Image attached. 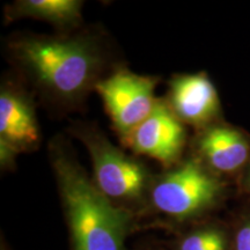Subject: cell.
<instances>
[{
    "mask_svg": "<svg viewBox=\"0 0 250 250\" xmlns=\"http://www.w3.org/2000/svg\"><path fill=\"white\" fill-rule=\"evenodd\" d=\"M83 6L79 0H18L6 8L5 17L7 21L35 19L71 34L83 22Z\"/></svg>",
    "mask_w": 250,
    "mask_h": 250,
    "instance_id": "obj_10",
    "label": "cell"
},
{
    "mask_svg": "<svg viewBox=\"0 0 250 250\" xmlns=\"http://www.w3.org/2000/svg\"><path fill=\"white\" fill-rule=\"evenodd\" d=\"M40 142L33 100L23 88L4 81L0 89V145L19 154L35 151Z\"/></svg>",
    "mask_w": 250,
    "mask_h": 250,
    "instance_id": "obj_7",
    "label": "cell"
},
{
    "mask_svg": "<svg viewBox=\"0 0 250 250\" xmlns=\"http://www.w3.org/2000/svg\"><path fill=\"white\" fill-rule=\"evenodd\" d=\"M187 132L166 101L159 100L149 116L122 142L131 151L148 156L166 167L176 166L186 146Z\"/></svg>",
    "mask_w": 250,
    "mask_h": 250,
    "instance_id": "obj_6",
    "label": "cell"
},
{
    "mask_svg": "<svg viewBox=\"0 0 250 250\" xmlns=\"http://www.w3.org/2000/svg\"><path fill=\"white\" fill-rule=\"evenodd\" d=\"M199 155L213 170L234 173L246 165L250 146L242 133L229 126H211L196 143Z\"/></svg>",
    "mask_w": 250,
    "mask_h": 250,
    "instance_id": "obj_9",
    "label": "cell"
},
{
    "mask_svg": "<svg viewBox=\"0 0 250 250\" xmlns=\"http://www.w3.org/2000/svg\"><path fill=\"white\" fill-rule=\"evenodd\" d=\"M167 104L183 124L201 127L218 116L217 89L204 73L177 74L169 81Z\"/></svg>",
    "mask_w": 250,
    "mask_h": 250,
    "instance_id": "obj_8",
    "label": "cell"
},
{
    "mask_svg": "<svg viewBox=\"0 0 250 250\" xmlns=\"http://www.w3.org/2000/svg\"><path fill=\"white\" fill-rule=\"evenodd\" d=\"M227 241L224 232L215 227L193 230L181 240L177 250H226Z\"/></svg>",
    "mask_w": 250,
    "mask_h": 250,
    "instance_id": "obj_11",
    "label": "cell"
},
{
    "mask_svg": "<svg viewBox=\"0 0 250 250\" xmlns=\"http://www.w3.org/2000/svg\"><path fill=\"white\" fill-rule=\"evenodd\" d=\"M247 184H248V188L250 189V171L248 174V177H247Z\"/></svg>",
    "mask_w": 250,
    "mask_h": 250,
    "instance_id": "obj_13",
    "label": "cell"
},
{
    "mask_svg": "<svg viewBox=\"0 0 250 250\" xmlns=\"http://www.w3.org/2000/svg\"><path fill=\"white\" fill-rule=\"evenodd\" d=\"M50 162L71 234L72 250H124L132 213L100 191L64 137L49 145Z\"/></svg>",
    "mask_w": 250,
    "mask_h": 250,
    "instance_id": "obj_2",
    "label": "cell"
},
{
    "mask_svg": "<svg viewBox=\"0 0 250 250\" xmlns=\"http://www.w3.org/2000/svg\"><path fill=\"white\" fill-rule=\"evenodd\" d=\"M234 250H250V220L246 221L236 232Z\"/></svg>",
    "mask_w": 250,
    "mask_h": 250,
    "instance_id": "obj_12",
    "label": "cell"
},
{
    "mask_svg": "<svg viewBox=\"0 0 250 250\" xmlns=\"http://www.w3.org/2000/svg\"><path fill=\"white\" fill-rule=\"evenodd\" d=\"M7 51L23 77L52 107L71 110L104 78L108 50L98 33L17 34Z\"/></svg>",
    "mask_w": 250,
    "mask_h": 250,
    "instance_id": "obj_1",
    "label": "cell"
},
{
    "mask_svg": "<svg viewBox=\"0 0 250 250\" xmlns=\"http://www.w3.org/2000/svg\"><path fill=\"white\" fill-rule=\"evenodd\" d=\"M158 78L118 68L100 80L95 90L121 139L139 126L154 110L159 100L154 92Z\"/></svg>",
    "mask_w": 250,
    "mask_h": 250,
    "instance_id": "obj_5",
    "label": "cell"
},
{
    "mask_svg": "<svg viewBox=\"0 0 250 250\" xmlns=\"http://www.w3.org/2000/svg\"><path fill=\"white\" fill-rule=\"evenodd\" d=\"M71 132L89 153L94 183L103 195L129 211L147 201L154 179L145 165L116 147L95 125L77 122Z\"/></svg>",
    "mask_w": 250,
    "mask_h": 250,
    "instance_id": "obj_3",
    "label": "cell"
},
{
    "mask_svg": "<svg viewBox=\"0 0 250 250\" xmlns=\"http://www.w3.org/2000/svg\"><path fill=\"white\" fill-rule=\"evenodd\" d=\"M221 192L218 179L198 160L189 159L153 180L148 201L160 213L184 221L211 208Z\"/></svg>",
    "mask_w": 250,
    "mask_h": 250,
    "instance_id": "obj_4",
    "label": "cell"
}]
</instances>
